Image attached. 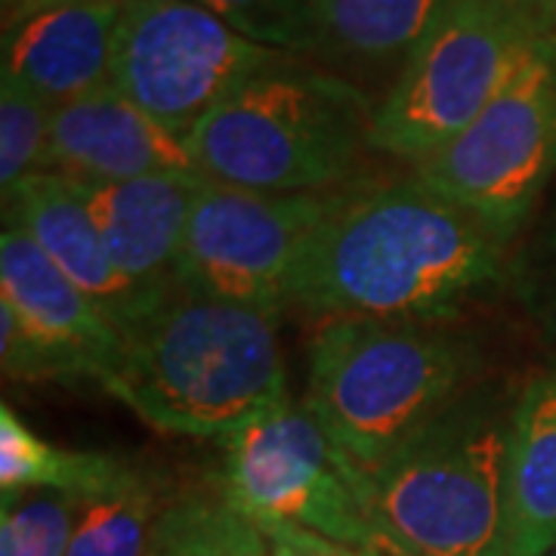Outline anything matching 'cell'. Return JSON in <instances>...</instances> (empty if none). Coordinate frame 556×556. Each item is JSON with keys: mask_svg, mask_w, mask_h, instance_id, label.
Returning <instances> with one entry per match:
<instances>
[{"mask_svg": "<svg viewBox=\"0 0 556 556\" xmlns=\"http://www.w3.org/2000/svg\"><path fill=\"white\" fill-rule=\"evenodd\" d=\"M43 170L80 182H127L195 167L186 142L105 84L53 109Z\"/></svg>", "mask_w": 556, "mask_h": 556, "instance_id": "13", "label": "cell"}, {"mask_svg": "<svg viewBox=\"0 0 556 556\" xmlns=\"http://www.w3.org/2000/svg\"><path fill=\"white\" fill-rule=\"evenodd\" d=\"M526 229L529 239L510 263L507 276H514L529 316L556 343V182Z\"/></svg>", "mask_w": 556, "mask_h": 556, "instance_id": "24", "label": "cell"}, {"mask_svg": "<svg viewBox=\"0 0 556 556\" xmlns=\"http://www.w3.org/2000/svg\"><path fill=\"white\" fill-rule=\"evenodd\" d=\"M356 551L362 556H417L412 554L405 544H399L396 538L390 535V532H383L378 522L371 526V532L365 535V541L358 544Z\"/></svg>", "mask_w": 556, "mask_h": 556, "instance_id": "26", "label": "cell"}, {"mask_svg": "<svg viewBox=\"0 0 556 556\" xmlns=\"http://www.w3.org/2000/svg\"><path fill=\"white\" fill-rule=\"evenodd\" d=\"M127 464L97 452H68L40 439L13 405H0V489L3 495L25 489H56L90 495L109 485Z\"/></svg>", "mask_w": 556, "mask_h": 556, "instance_id": "18", "label": "cell"}, {"mask_svg": "<svg viewBox=\"0 0 556 556\" xmlns=\"http://www.w3.org/2000/svg\"><path fill=\"white\" fill-rule=\"evenodd\" d=\"M84 186L90 192L109 260L130 303V321L124 325L130 328L179 288V254L201 174L177 170Z\"/></svg>", "mask_w": 556, "mask_h": 556, "instance_id": "12", "label": "cell"}, {"mask_svg": "<svg viewBox=\"0 0 556 556\" xmlns=\"http://www.w3.org/2000/svg\"><path fill=\"white\" fill-rule=\"evenodd\" d=\"M127 0H72L3 28V75L53 109L109 84Z\"/></svg>", "mask_w": 556, "mask_h": 556, "instance_id": "14", "label": "cell"}, {"mask_svg": "<svg viewBox=\"0 0 556 556\" xmlns=\"http://www.w3.org/2000/svg\"><path fill=\"white\" fill-rule=\"evenodd\" d=\"M368 93L300 56L281 53L219 102L186 139L195 174L254 192H328L375 146Z\"/></svg>", "mask_w": 556, "mask_h": 556, "instance_id": "3", "label": "cell"}, {"mask_svg": "<svg viewBox=\"0 0 556 556\" xmlns=\"http://www.w3.org/2000/svg\"><path fill=\"white\" fill-rule=\"evenodd\" d=\"M62 3H72V0H3V28L28 20L35 13H43V10L62 7Z\"/></svg>", "mask_w": 556, "mask_h": 556, "instance_id": "27", "label": "cell"}, {"mask_svg": "<svg viewBox=\"0 0 556 556\" xmlns=\"http://www.w3.org/2000/svg\"><path fill=\"white\" fill-rule=\"evenodd\" d=\"M547 556H556V551H551V554H547Z\"/></svg>", "mask_w": 556, "mask_h": 556, "instance_id": "29", "label": "cell"}, {"mask_svg": "<svg viewBox=\"0 0 556 556\" xmlns=\"http://www.w3.org/2000/svg\"><path fill=\"white\" fill-rule=\"evenodd\" d=\"M547 10H551V16H554V25H556V0H547Z\"/></svg>", "mask_w": 556, "mask_h": 556, "instance_id": "28", "label": "cell"}, {"mask_svg": "<svg viewBox=\"0 0 556 556\" xmlns=\"http://www.w3.org/2000/svg\"><path fill=\"white\" fill-rule=\"evenodd\" d=\"M507 269V244L417 177L356 182L331 192L288 306L325 321H442L485 298Z\"/></svg>", "mask_w": 556, "mask_h": 556, "instance_id": "1", "label": "cell"}, {"mask_svg": "<svg viewBox=\"0 0 556 556\" xmlns=\"http://www.w3.org/2000/svg\"><path fill=\"white\" fill-rule=\"evenodd\" d=\"M477 350L439 321L331 318L309 343L306 412L365 470L477 383Z\"/></svg>", "mask_w": 556, "mask_h": 556, "instance_id": "5", "label": "cell"}, {"mask_svg": "<svg viewBox=\"0 0 556 556\" xmlns=\"http://www.w3.org/2000/svg\"><path fill=\"white\" fill-rule=\"evenodd\" d=\"M278 316L177 288L118 331L102 390L167 437L223 442L288 399Z\"/></svg>", "mask_w": 556, "mask_h": 556, "instance_id": "2", "label": "cell"}, {"mask_svg": "<svg viewBox=\"0 0 556 556\" xmlns=\"http://www.w3.org/2000/svg\"><path fill=\"white\" fill-rule=\"evenodd\" d=\"M78 497L25 489L0 501V556H68Z\"/></svg>", "mask_w": 556, "mask_h": 556, "instance_id": "22", "label": "cell"}, {"mask_svg": "<svg viewBox=\"0 0 556 556\" xmlns=\"http://www.w3.org/2000/svg\"><path fill=\"white\" fill-rule=\"evenodd\" d=\"M278 56L195 0H127L109 84L186 142L241 80Z\"/></svg>", "mask_w": 556, "mask_h": 556, "instance_id": "8", "label": "cell"}, {"mask_svg": "<svg viewBox=\"0 0 556 556\" xmlns=\"http://www.w3.org/2000/svg\"><path fill=\"white\" fill-rule=\"evenodd\" d=\"M415 177L507 248L526 232L556 182V31Z\"/></svg>", "mask_w": 556, "mask_h": 556, "instance_id": "7", "label": "cell"}, {"mask_svg": "<svg viewBox=\"0 0 556 556\" xmlns=\"http://www.w3.org/2000/svg\"><path fill=\"white\" fill-rule=\"evenodd\" d=\"M217 489L257 522H294L350 547H358L375 526L356 495L350 460L306 405L291 399L223 439Z\"/></svg>", "mask_w": 556, "mask_h": 556, "instance_id": "9", "label": "cell"}, {"mask_svg": "<svg viewBox=\"0 0 556 556\" xmlns=\"http://www.w3.org/2000/svg\"><path fill=\"white\" fill-rule=\"evenodd\" d=\"M118 328L16 226L0 236V362L13 380L100 383Z\"/></svg>", "mask_w": 556, "mask_h": 556, "instance_id": "11", "label": "cell"}, {"mask_svg": "<svg viewBox=\"0 0 556 556\" xmlns=\"http://www.w3.org/2000/svg\"><path fill=\"white\" fill-rule=\"evenodd\" d=\"M78 497L68 556H149L155 526V489L134 467L109 485Z\"/></svg>", "mask_w": 556, "mask_h": 556, "instance_id": "20", "label": "cell"}, {"mask_svg": "<svg viewBox=\"0 0 556 556\" xmlns=\"http://www.w3.org/2000/svg\"><path fill=\"white\" fill-rule=\"evenodd\" d=\"M3 223L35 241L84 294H90L118 331L130 321V303L105 251L90 192L80 179L56 170L25 177L3 192Z\"/></svg>", "mask_w": 556, "mask_h": 556, "instance_id": "15", "label": "cell"}, {"mask_svg": "<svg viewBox=\"0 0 556 556\" xmlns=\"http://www.w3.org/2000/svg\"><path fill=\"white\" fill-rule=\"evenodd\" d=\"M241 38L266 50L309 60L331 35L334 0H195Z\"/></svg>", "mask_w": 556, "mask_h": 556, "instance_id": "21", "label": "cell"}, {"mask_svg": "<svg viewBox=\"0 0 556 556\" xmlns=\"http://www.w3.org/2000/svg\"><path fill=\"white\" fill-rule=\"evenodd\" d=\"M53 105L31 93L25 84L0 78V186L10 192L16 182L43 170L50 142Z\"/></svg>", "mask_w": 556, "mask_h": 556, "instance_id": "23", "label": "cell"}, {"mask_svg": "<svg viewBox=\"0 0 556 556\" xmlns=\"http://www.w3.org/2000/svg\"><path fill=\"white\" fill-rule=\"evenodd\" d=\"M437 7L439 0H334L331 35L318 56L331 72L334 65L358 75L383 72L393 87Z\"/></svg>", "mask_w": 556, "mask_h": 556, "instance_id": "17", "label": "cell"}, {"mask_svg": "<svg viewBox=\"0 0 556 556\" xmlns=\"http://www.w3.org/2000/svg\"><path fill=\"white\" fill-rule=\"evenodd\" d=\"M556 25L547 0H439L378 102L375 152L420 164L457 137Z\"/></svg>", "mask_w": 556, "mask_h": 556, "instance_id": "6", "label": "cell"}, {"mask_svg": "<svg viewBox=\"0 0 556 556\" xmlns=\"http://www.w3.org/2000/svg\"><path fill=\"white\" fill-rule=\"evenodd\" d=\"M517 399L479 380L375 467L350 464L371 522L417 556H497Z\"/></svg>", "mask_w": 556, "mask_h": 556, "instance_id": "4", "label": "cell"}, {"mask_svg": "<svg viewBox=\"0 0 556 556\" xmlns=\"http://www.w3.org/2000/svg\"><path fill=\"white\" fill-rule=\"evenodd\" d=\"M257 526L269 541V554L273 556H362L356 547L340 544L334 538L318 535L313 529H303L294 522L263 519Z\"/></svg>", "mask_w": 556, "mask_h": 556, "instance_id": "25", "label": "cell"}, {"mask_svg": "<svg viewBox=\"0 0 556 556\" xmlns=\"http://www.w3.org/2000/svg\"><path fill=\"white\" fill-rule=\"evenodd\" d=\"M331 192H254L201 177L179 254V291L285 309Z\"/></svg>", "mask_w": 556, "mask_h": 556, "instance_id": "10", "label": "cell"}, {"mask_svg": "<svg viewBox=\"0 0 556 556\" xmlns=\"http://www.w3.org/2000/svg\"><path fill=\"white\" fill-rule=\"evenodd\" d=\"M556 551V368L519 390L497 556H547Z\"/></svg>", "mask_w": 556, "mask_h": 556, "instance_id": "16", "label": "cell"}, {"mask_svg": "<svg viewBox=\"0 0 556 556\" xmlns=\"http://www.w3.org/2000/svg\"><path fill=\"white\" fill-rule=\"evenodd\" d=\"M149 556H273L257 519L223 492L182 495L164 504L152 526Z\"/></svg>", "mask_w": 556, "mask_h": 556, "instance_id": "19", "label": "cell"}]
</instances>
